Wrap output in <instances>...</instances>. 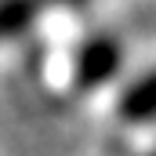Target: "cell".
Returning a JSON list of instances; mask_svg holds the SVG:
<instances>
[{
  "instance_id": "obj_1",
  "label": "cell",
  "mask_w": 156,
  "mask_h": 156,
  "mask_svg": "<svg viewBox=\"0 0 156 156\" xmlns=\"http://www.w3.org/2000/svg\"><path fill=\"white\" fill-rule=\"evenodd\" d=\"M120 69V47L109 37H94L80 47L76 55V83L80 87H98L109 83Z\"/></svg>"
},
{
  "instance_id": "obj_2",
  "label": "cell",
  "mask_w": 156,
  "mask_h": 156,
  "mask_svg": "<svg viewBox=\"0 0 156 156\" xmlns=\"http://www.w3.org/2000/svg\"><path fill=\"white\" fill-rule=\"evenodd\" d=\"M120 116L123 120H153L156 116V73L134 80L123 98H120Z\"/></svg>"
},
{
  "instance_id": "obj_3",
  "label": "cell",
  "mask_w": 156,
  "mask_h": 156,
  "mask_svg": "<svg viewBox=\"0 0 156 156\" xmlns=\"http://www.w3.org/2000/svg\"><path fill=\"white\" fill-rule=\"evenodd\" d=\"M37 15H40V0H0V40L29 29Z\"/></svg>"
},
{
  "instance_id": "obj_4",
  "label": "cell",
  "mask_w": 156,
  "mask_h": 156,
  "mask_svg": "<svg viewBox=\"0 0 156 156\" xmlns=\"http://www.w3.org/2000/svg\"><path fill=\"white\" fill-rule=\"evenodd\" d=\"M55 4H80V0H55Z\"/></svg>"
},
{
  "instance_id": "obj_5",
  "label": "cell",
  "mask_w": 156,
  "mask_h": 156,
  "mask_svg": "<svg viewBox=\"0 0 156 156\" xmlns=\"http://www.w3.org/2000/svg\"><path fill=\"white\" fill-rule=\"evenodd\" d=\"M149 156H156V149H153V153H149Z\"/></svg>"
}]
</instances>
